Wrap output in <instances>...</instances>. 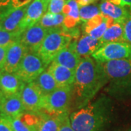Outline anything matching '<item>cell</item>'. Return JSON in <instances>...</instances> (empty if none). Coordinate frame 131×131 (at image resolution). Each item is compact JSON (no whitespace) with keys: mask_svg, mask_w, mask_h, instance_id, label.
<instances>
[{"mask_svg":"<svg viewBox=\"0 0 131 131\" xmlns=\"http://www.w3.org/2000/svg\"><path fill=\"white\" fill-rule=\"evenodd\" d=\"M124 39L125 42L131 45V14L124 24Z\"/></svg>","mask_w":131,"mask_h":131,"instance_id":"cell-32","label":"cell"},{"mask_svg":"<svg viewBox=\"0 0 131 131\" xmlns=\"http://www.w3.org/2000/svg\"><path fill=\"white\" fill-rule=\"evenodd\" d=\"M81 59V57L75 50L74 43L71 42L68 47L59 52L52 62L76 71Z\"/></svg>","mask_w":131,"mask_h":131,"instance_id":"cell-16","label":"cell"},{"mask_svg":"<svg viewBox=\"0 0 131 131\" xmlns=\"http://www.w3.org/2000/svg\"><path fill=\"white\" fill-rule=\"evenodd\" d=\"M48 31L49 29L37 23L26 29L20 34L19 41L24 45L28 51L37 52Z\"/></svg>","mask_w":131,"mask_h":131,"instance_id":"cell-9","label":"cell"},{"mask_svg":"<svg viewBox=\"0 0 131 131\" xmlns=\"http://www.w3.org/2000/svg\"><path fill=\"white\" fill-rule=\"evenodd\" d=\"M58 131H75L71 125L69 113H66L61 115V124Z\"/></svg>","mask_w":131,"mask_h":131,"instance_id":"cell-30","label":"cell"},{"mask_svg":"<svg viewBox=\"0 0 131 131\" xmlns=\"http://www.w3.org/2000/svg\"></svg>","mask_w":131,"mask_h":131,"instance_id":"cell-39","label":"cell"},{"mask_svg":"<svg viewBox=\"0 0 131 131\" xmlns=\"http://www.w3.org/2000/svg\"><path fill=\"white\" fill-rule=\"evenodd\" d=\"M76 34L75 29L66 30L63 27L49 29L37 53L49 66L59 52L70 45L72 38L76 37Z\"/></svg>","mask_w":131,"mask_h":131,"instance_id":"cell-4","label":"cell"},{"mask_svg":"<svg viewBox=\"0 0 131 131\" xmlns=\"http://www.w3.org/2000/svg\"><path fill=\"white\" fill-rule=\"evenodd\" d=\"M99 8L103 15L112 18L115 23L122 24L125 23L131 14V12L127 8L114 5L108 0L103 1L99 5Z\"/></svg>","mask_w":131,"mask_h":131,"instance_id":"cell-14","label":"cell"},{"mask_svg":"<svg viewBox=\"0 0 131 131\" xmlns=\"http://www.w3.org/2000/svg\"><path fill=\"white\" fill-rule=\"evenodd\" d=\"M78 4L80 5V7L81 6H86V5H92L93 3L95 2L98 0H77Z\"/></svg>","mask_w":131,"mask_h":131,"instance_id":"cell-34","label":"cell"},{"mask_svg":"<svg viewBox=\"0 0 131 131\" xmlns=\"http://www.w3.org/2000/svg\"><path fill=\"white\" fill-rule=\"evenodd\" d=\"M37 114L39 116L37 131H58L62 114H52L44 111Z\"/></svg>","mask_w":131,"mask_h":131,"instance_id":"cell-19","label":"cell"},{"mask_svg":"<svg viewBox=\"0 0 131 131\" xmlns=\"http://www.w3.org/2000/svg\"><path fill=\"white\" fill-rule=\"evenodd\" d=\"M0 131H14L11 118L0 114Z\"/></svg>","mask_w":131,"mask_h":131,"instance_id":"cell-31","label":"cell"},{"mask_svg":"<svg viewBox=\"0 0 131 131\" xmlns=\"http://www.w3.org/2000/svg\"><path fill=\"white\" fill-rule=\"evenodd\" d=\"M24 82L15 73L0 70V91L5 97L20 94Z\"/></svg>","mask_w":131,"mask_h":131,"instance_id":"cell-13","label":"cell"},{"mask_svg":"<svg viewBox=\"0 0 131 131\" xmlns=\"http://www.w3.org/2000/svg\"><path fill=\"white\" fill-rule=\"evenodd\" d=\"M124 24L114 23L105 31L103 37L100 39L101 47L109 42H125L124 39Z\"/></svg>","mask_w":131,"mask_h":131,"instance_id":"cell-21","label":"cell"},{"mask_svg":"<svg viewBox=\"0 0 131 131\" xmlns=\"http://www.w3.org/2000/svg\"><path fill=\"white\" fill-rule=\"evenodd\" d=\"M91 56L101 63L131 58V45L126 42H109L101 46Z\"/></svg>","mask_w":131,"mask_h":131,"instance_id":"cell-7","label":"cell"},{"mask_svg":"<svg viewBox=\"0 0 131 131\" xmlns=\"http://www.w3.org/2000/svg\"><path fill=\"white\" fill-rule=\"evenodd\" d=\"M11 122L14 131H37L36 128L30 126L24 121L21 115L18 117L11 118Z\"/></svg>","mask_w":131,"mask_h":131,"instance_id":"cell-27","label":"cell"},{"mask_svg":"<svg viewBox=\"0 0 131 131\" xmlns=\"http://www.w3.org/2000/svg\"><path fill=\"white\" fill-rule=\"evenodd\" d=\"M8 47H0V70L3 69Z\"/></svg>","mask_w":131,"mask_h":131,"instance_id":"cell-33","label":"cell"},{"mask_svg":"<svg viewBox=\"0 0 131 131\" xmlns=\"http://www.w3.org/2000/svg\"><path fill=\"white\" fill-rule=\"evenodd\" d=\"M73 88H58L50 94L44 96L42 111L57 115L69 113Z\"/></svg>","mask_w":131,"mask_h":131,"instance_id":"cell-6","label":"cell"},{"mask_svg":"<svg viewBox=\"0 0 131 131\" xmlns=\"http://www.w3.org/2000/svg\"><path fill=\"white\" fill-rule=\"evenodd\" d=\"M25 111L20 94H18L5 97L0 114L10 118H15L23 114Z\"/></svg>","mask_w":131,"mask_h":131,"instance_id":"cell-17","label":"cell"},{"mask_svg":"<svg viewBox=\"0 0 131 131\" xmlns=\"http://www.w3.org/2000/svg\"><path fill=\"white\" fill-rule=\"evenodd\" d=\"M74 45L77 52L81 58L90 57L101 47L100 41L90 35H84L77 42H74Z\"/></svg>","mask_w":131,"mask_h":131,"instance_id":"cell-18","label":"cell"},{"mask_svg":"<svg viewBox=\"0 0 131 131\" xmlns=\"http://www.w3.org/2000/svg\"><path fill=\"white\" fill-rule=\"evenodd\" d=\"M101 63L109 82L110 91L118 95H131V58Z\"/></svg>","mask_w":131,"mask_h":131,"instance_id":"cell-3","label":"cell"},{"mask_svg":"<svg viewBox=\"0 0 131 131\" xmlns=\"http://www.w3.org/2000/svg\"><path fill=\"white\" fill-rule=\"evenodd\" d=\"M26 51V48L20 41L9 45L2 70L8 73H15Z\"/></svg>","mask_w":131,"mask_h":131,"instance_id":"cell-12","label":"cell"},{"mask_svg":"<svg viewBox=\"0 0 131 131\" xmlns=\"http://www.w3.org/2000/svg\"><path fill=\"white\" fill-rule=\"evenodd\" d=\"M66 1V3H67V2H69V1H70V0H65Z\"/></svg>","mask_w":131,"mask_h":131,"instance_id":"cell-37","label":"cell"},{"mask_svg":"<svg viewBox=\"0 0 131 131\" xmlns=\"http://www.w3.org/2000/svg\"><path fill=\"white\" fill-rule=\"evenodd\" d=\"M62 13L65 15V16L70 17L80 21V5L77 0L69 1L64 5Z\"/></svg>","mask_w":131,"mask_h":131,"instance_id":"cell-25","label":"cell"},{"mask_svg":"<svg viewBox=\"0 0 131 131\" xmlns=\"http://www.w3.org/2000/svg\"><path fill=\"white\" fill-rule=\"evenodd\" d=\"M101 14L99 7L95 5H90L80 7V21L86 23L90 19L93 18L98 15Z\"/></svg>","mask_w":131,"mask_h":131,"instance_id":"cell-24","label":"cell"},{"mask_svg":"<svg viewBox=\"0 0 131 131\" xmlns=\"http://www.w3.org/2000/svg\"><path fill=\"white\" fill-rule=\"evenodd\" d=\"M127 131H131V127L130 128V129H129V130H127Z\"/></svg>","mask_w":131,"mask_h":131,"instance_id":"cell-38","label":"cell"},{"mask_svg":"<svg viewBox=\"0 0 131 131\" xmlns=\"http://www.w3.org/2000/svg\"><path fill=\"white\" fill-rule=\"evenodd\" d=\"M66 3V2L65 0H50L47 12L54 14L62 13V11Z\"/></svg>","mask_w":131,"mask_h":131,"instance_id":"cell-29","label":"cell"},{"mask_svg":"<svg viewBox=\"0 0 131 131\" xmlns=\"http://www.w3.org/2000/svg\"><path fill=\"white\" fill-rule=\"evenodd\" d=\"M33 82L44 96L50 94L58 88V85L55 78L47 69L44 71L36 80L33 81Z\"/></svg>","mask_w":131,"mask_h":131,"instance_id":"cell-20","label":"cell"},{"mask_svg":"<svg viewBox=\"0 0 131 131\" xmlns=\"http://www.w3.org/2000/svg\"><path fill=\"white\" fill-rule=\"evenodd\" d=\"M56 81L58 88L74 87L75 81V71L69 69L63 66L52 62L47 68Z\"/></svg>","mask_w":131,"mask_h":131,"instance_id":"cell-15","label":"cell"},{"mask_svg":"<svg viewBox=\"0 0 131 131\" xmlns=\"http://www.w3.org/2000/svg\"><path fill=\"white\" fill-rule=\"evenodd\" d=\"M33 0H0V16L12 9L28 5Z\"/></svg>","mask_w":131,"mask_h":131,"instance_id":"cell-23","label":"cell"},{"mask_svg":"<svg viewBox=\"0 0 131 131\" xmlns=\"http://www.w3.org/2000/svg\"><path fill=\"white\" fill-rule=\"evenodd\" d=\"M5 98V95L0 91V113H1V109H2V104H3V102H4Z\"/></svg>","mask_w":131,"mask_h":131,"instance_id":"cell-36","label":"cell"},{"mask_svg":"<svg viewBox=\"0 0 131 131\" xmlns=\"http://www.w3.org/2000/svg\"><path fill=\"white\" fill-rule=\"evenodd\" d=\"M28 5L12 9L0 16V28L9 32L22 34L21 23L26 13Z\"/></svg>","mask_w":131,"mask_h":131,"instance_id":"cell-11","label":"cell"},{"mask_svg":"<svg viewBox=\"0 0 131 131\" xmlns=\"http://www.w3.org/2000/svg\"><path fill=\"white\" fill-rule=\"evenodd\" d=\"M104 18H105V16L101 13V14L95 16L93 18L90 19L88 21H87L84 24V28L85 33L88 34L94 28H97L98 26H100L102 24V22L104 20Z\"/></svg>","mask_w":131,"mask_h":131,"instance_id":"cell-28","label":"cell"},{"mask_svg":"<svg viewBox=\"0 0 131 131\" xmlns=\"http://www.w3.org/2000/svg\"><path fill=\"white\" fill-rule=\"evenodd\" d=\"M106 82V75L100 62L92 57L82 58L76 69L74 84L77 107L87 106Z\"/></svg>","mask_w":131,"mask_h":131,"instance_id":"cell-1","label":"cell"},{"mask_svg":"<svg viewBox=\"0 0 131 131\" xmlns=\"http://www.w3.org/2000/svg\"><path fill=\"white\" fill-rule=\"evenodd\" d=\"M47 66L37 52L27 50L15 74L24 82L28 83L36 80Z\"/></svg>","mask_w":131,"mask_h":131,"instance_id":"cell-5","label":"cell"},{"mask_svg":"<svg viewBox=\"0 0 131 131\" xmlns=\"http://www.w3.org/2000/svg\"><path fill=\"white\" fill-rule=\"evenodd\" d=\"M64 19L65 15L63 13L54 14L47 12L42 16L38 23L47 29L61 28L63 26Z\"/></svg>","mask_w":131,"mask_h":131,"instance_id":"cell-22","label":"cell"},{"mask_svg":"<svg viewBox=\"0 0 131 131\" xmlns=\"http://www.w3.org/2000/svg\"><path fill=\"white\" fill-rule=\"evenodd\" d=\"M50 0H33L28 5L26 13L21 23V30L26 29L37 24L42 16L47 13Z\"/></svg>","mask_w":131,"mask_h":131,"instance_id":"cell-10","label":"cell"},{"mask_svg":"<svg viewBox=\"0 0 131 131\" xmlns=\"http://www.w3.org/2000/svg\"><path fill=\"white\" fill-rule=\"evenodd\" d=\"M75 131H101L108 120L106 106L96 102L79 108L69 115Z\"/></svg>","mask_w":131,"mask_h":131,"instance_id":"cell-2","label":"cell"},{"mask_svg":"<svg viewBox=\"0 0 131 131\" xmlns=\"http://www.w3.org/2000/svg\"><path fill=\"white\" fill-rule=\"evenodd\" d=\"M21 34L9 32L0 28V47H8L20 40Z\"/></svg>","mask_w":131,"mask_h":131,"instance_id":"cell-26","label":"cell"},{"mask_svg":"<svg viewBox=\"0 0 131 131\" xmlns=\"http://www.w3.org/2000/svg\"><path fill=\"white\" fill-rule=\"evenodd\" d=\"M121 2L122 6L128 8V9L131 12V0H121Z\"/></svg>","mask_w":131,"mask_h":131,"instance_id":"cell-35","label":"cell"},{"mask_svg":"<svg viewBox=\"0 0 131 131\" xmlns=\"http://www.w3.org/2000/svg\"><path fill=\"white\" fill-rule=\"evenodd\" d=\"M20 96L26 111L30 113H39L43 110L44 95L33 82H24Z\"/></svg>","mask_w":131,"mask_h":131,"instance_id":"cell-8","label":"cell"},{"mask_svg":"<svg viewBox=\"0 0 131 131\" xmlns=\"http://www.w3.org/2000/svg\"></svg>","mask_w":131,"mask_h":131,"instance_id":"cell-40","label":"cell"}]
</instances>
